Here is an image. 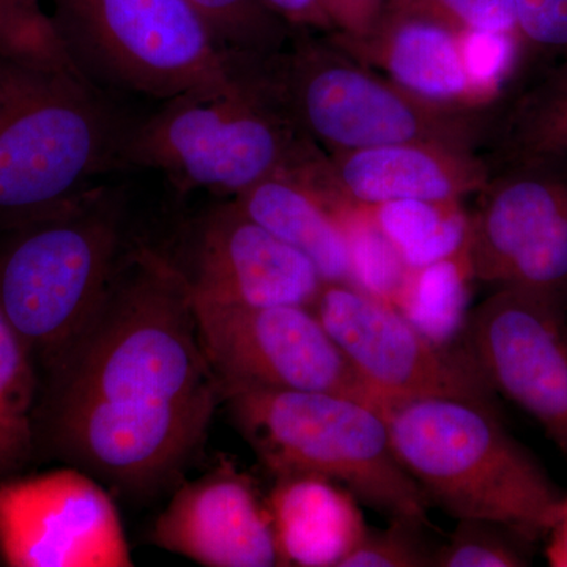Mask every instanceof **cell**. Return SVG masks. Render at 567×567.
I'll list each match as a JSON object with an SVG mask.
<instances>
[{
  "instance_id": "8",
  "label": "cell",
  "mask_w": 567,
  "mask_h": 567,
  "mask_svg": "<svg viewBox=\"0 0 567 567\" xmlns=\"http://www.w3.org/2000/svg\"><path fill=\"white\" fill-rule=\"evenodd\" d=\"M73 65L103 91L177 99L233 84L244 55L226 50L186 0H51Z\"/></svg>"
},
{
  "instance_id": "32",
  "label": "cell",
  "mask_w": 567,
  "mask_h": 567,
  "mask_svg": "<svg viewBox=\"0 0 567 567\" xmlns=\"http://www.w3.org/2000/svg\"><path fill=\"white\" fill-rule=\"evenodd\" d=\"M43 0H0V33L13 31L43 18Z\"/></svg>"
},
{
  "instance_id": "24",
  "label": "cell",
  "mask_w": 567,
  "mask_h": 567,
  "mask_svg": "<svg viewBox=\"0 0 567 567\" xmlns=\"http://www.w3.org/2000/svg\"><path fill=\"white\" fill-rule=\"evenodd\" d=\"M334 212L349 241L353 286L398 306L412 275L401 254L361 208L336 207Z\"/></svg>"
},
{
  "instance_id": "31",
  "label": "cell",
  "mask_w": 567,
  "mask_h": 567,
  "mask_svg": "<svg viewBox=\"0 0 567 567\" xmlns=\"http://www.w3.org/2000/svg\"><path fill=\"white\" fill-rule=\"evenodd\" d=\"M268 7L292 29H308L319 33L334 32L322 0H265Z\"/></svg>"
},
{
  "instance_id": "22",
  "label": "cell",
  "mask_w": 567,
  "mask_h": 567,
  "mask_svg": "<svg viewBox=\"0 0 567 567\" xmlns=\"http://www.w3.org/2000/svg\"><path fill=\"white\" fill-rule=\"evenodd\" d=\"M37 402L35 361L0 309V477L17 475L35 454Z\"/></svg>"
},
{
  "instance_id": "21",
  "label": "cell",
  "mask_w": 567,
  "mask_h": 567,
  "mask_svg": "<svg viewBox=\"0 0 567 567\" xmlns=\"http://www.w3.org/2000/svg\"><path fill=\"white\" fill-rule=\"evenodd\" d=\"M361 210L386 235L410 270L457 256L468 244L472 213L462 200H398Z\"/></svg>"
},
{
  "instance_id": "11",
  "label": "cell",
  "mask_w": 567,
  "mask_h": 567,
  "mask_svg": "<svg viewBox=\"0 0 567 567\" xmlns=\"http://www.w3.org/2000/svg\"><path fill=\"white\" fill-rule=\"evenodd\" d=\"M312 311L382 409L401 399L447 398L496 410L494 390L461 344L435 341L390 301L353 284L324 282Z\"/></svg>"
},
{
  "instance_id": "30",
  "label": "cell",
  "mask_w": 567,
  "mask_h": 567,
  "mask_svg": "<svg viewBox=\"0 0 567 567\" xmlns=\"http://www.w3.org/2000/svg\"><path fill=\"white\" fill-rule=\"evenodd\" d=\"M334 32L347 37L365 35L386 9V0H322Z\"/></svg>"
},
{
  "instance_id": "7",
  "label": "cell",
  "mask_w": 567,
  "mask_h": 567,
  "mask_svg": "<svg viewBox=\"0 0 567 567\" xmlns=\"http://www.w3.org/2000/svg\"><path fill=\"white\" fill-rule=\"evenodd\" d=\"M223 404L275 477H327L388 518L431 524V502L395 456L385 416L375 406L295 390L234 391Z\"/></svg>"
},
{
  "instance_id": "15",
  "label": "cell",
  "mask_w": 567,
  "mask_h": 567,
  "mask_svg": "<svg viewBox=\"0 0 567 567\" xmlns=\"http://www.w3.org/2000/svg\"><path fill=\"white\" fill-rule=\"evenodd\" d=\"M152 540L207 567L282 566L267 496L229 461L175 492Z\"/></svg>"
},
{
  "instance_id": "26",
  "label": "cell",
  "mask_w": 567,
  "mask_h": 567,
  "mask_svg": "<svg viewBox=\"0 0 567 567\" xmlns=\"http://www.w3.org/2000/svg\"><path fill=\"white\" fill-rule=\"evenodd\" d=\"M517 69L528 81L567 66V0H516ZM524 82V84H525Z\"/></svg>"
},
{
  "instance_id": "17",
  "label": "cell",
  "mask_w": 567,
  "mask_h": 567,
  "mask_svg": "<svg viewBox=\"0 0 567 567\" xmlns=\"http://www.w3.org/2000/svg\"><path fill=\"white\" fill-rule=\"evenodd\" d=\"M336 47L406 91L451 106H484L466 74L461 33L420 7H386L365 35L327 33Z\"/></svg>"
},
{
  "instance_id": "9",
  "label": "cell",
  "mask_w": 567,
  "mask_h": 567,
  "mask_svg": "<svg viewBox=\"0 0 567 567\" xmlns=\"http://www.w3.org/2000/svg\"><path fill=\"white\" fill-rule=\"evenodd\" d=\"M192 303L224 395L244 390L323 391L382 409L379 395L357 374L311 308H249L194 298Z\"/></svg>"
},
{
  "instance_id": "14",
  "label": "cell",
  "mask_w": 567,
  "mask_h": 567,
  "mask_svg": "<svg viewBox=\"0 0 567 567\" xmlns=\"http://www.w3.org/2000/svg\"><path fill=\"white\" fill-rule=\"evenodd\" d=\"M0 559L10 567H130L106 488L81 468L0 477Z\"/></svg>"
},
{
  "instance_id": "3",
  "label": "cell",
  "mask_w": 567,
  "mask_h": 567,
  "mask_svg": "<svg viewBox=\"0 0 567 567\" xmlns=\"http://www.w3.org/2000/svg\"><path fill=\"white\" fill-rule=\"evenodd\" d=\"M270 54L245 55L233 84L186 93L137 118L125 169H151L178 194L234 199L276 174L305 173L327 152L306 134L276 95Z\"/></svg>"
},
{
  "instance_id": "16",
  "label": "cell",
  "mask_w": 567,
  "mask_h": 567,
  "mask_svg": "<svg viewBox=\"0 0 567 567\" xmlns=\"http://www.w3.org/2000/svg\"><path fill=\"white\" fill-rule=\"evenodd\" d=\"M491 175V164L477 152L413 142L333 153L306 183L333 208H369L464 200L483 192Z\"/></svg>"
},
{
  "instance_id": "18",
  "label": "cell",
  "mask_w": 567,
  "mask_h": 567,
  "mask_svg": "<svg viewBox=\"0 0 567 567\" xmlns=\"http://www.w3.org/2000/svg\"><path fill=\"white\" fill-rule=\"evenodd\" d=\"M267 499L282 566L339 567L368 532L358 499L327 477H276Z\"/></svg>"
},
{
  "instance_id": "12",
  "label": "cell",
  "mask_w": 567,
  "mask_h": 567,
  "mask_svg": "<svg viewBox=\"0 0 567 567\" xmlns=\"http://www.w3.org/2000/svg\"><path fill=\"white\" fill-rule=\"evenodd\" d=\"M462 349L495 394L535 417L567 457V308L499 287L468 312Z\"/></svg>"
},
{
  "instance_id": "28",
  "label": "cell",
  "mask_w": 567,
  "mask_h": 567,
  "mask_svg": "<svg viewBox=\"0 0 567 567\" xmlns=\"http://www.w3.org/2000/svg\"><path fill=\"white\" fill-rule=\"evenodd\" d=\"M385 529L368 528L363 540L339 567H432L436 547L416 518H390Z\"/></svg>"
},
{
  "instance_id": "34",
  "label": "cell",
  "mask_w": 567,
  "mask_h": 567,
  "mask_svg": "<svg viewBox=\"0 0 567 567\" xmlns=\"http://www.w3.org/2000/svg\"><path fill=\"white\" fill-rule=\"evenodd\" d=\"M415 2H417V0H386V7H391V9H401V7H409Z\"/></svg>"
},
{
  "instance_id": "19",
  "label": "cell",
  "mask_w": 567,
  "mask_h": 567,
  "mask_svg": "<svg viewBox=\"0 0 567 567\" xmlns=\"http://www.w3.org/2000/svg\"><path fill=\"white\" fill-rule=\"evenodd\" d=\"M268 233L303 252L327 282L352 284L344 226L315 188L290 174L264 178L234 197Z\"/></svg>"
},
{
  "instance_id": "29",
  "label": "cell",
  "mask_w": 567,
  "mask_h": 567,
  "mask_svg": "<svg viewBox=\"0 0 567 567\" xmlns=\"http://www.w3.org/2000/svg\"><path fill=\"white\" fill-rule=\"evenodd\" d=\"M412 6L457 33H516V0H417Z\"/></svg>"
},
{
  "instance_id": "23",
  "label": "cell",
  "mask_w": 567,
  "mask_h": 567,
  "mask_svg": "<svg viewBox=\"0 0 567 567\" xmlns=\"http://www.w3.org/2000/svg\"><path fill=\"white\" fill-rule=\"evenodd\" d=\"M466 248L457 256L412 270L404 297L395 308L423 333L442 344L461 334L472 281Z\"/></svg>"
},
{
  "instance_id": "4",
  "label": "cell",
  "mask_w": 567,
  "mask_h": 567,
  "mask_svg": "<svg viewBox=\"0 0 567 567\" xmlns=\"http://www.w3.org/2000/svg\"><path fill=\"white\" fill-rule=\"evenodd\" d=\"M382 415L395 456L432 506L456 520L505 525L529 543L546 539L561 491L496 410L423 398L388 402Z\"/></svg>"
},
{
  "instance_id": "1",
  "label": "cell",
  "mask_w": 567,
  "mask_h": 567,
  "mask_svg": "<svg viewBox=\"0 0 567 567\" xmlns=\"http://www.w3.org/2000/svg\"><path fill=\"white\" fill-rule=\"evenodd\" d=\"M43 372L35 451L123 491L181 475L224 402L181 275L145 245L126 252L96 315Z\"/></svg>"
},
{
  "instance_id": "13",
  "label": "cell",
  "mask_w": 567,
  "mask_h": 567,
  "mask_svg": "<svg viewBox=\"0 0 567 567\" xmlns=\"http://www.w3.org/2000/svg\"><path fill=\"white\" fill-rule=\"evenodd\" d=\"M156 251L189 297L210 303L312 309L327 282L303 252L249 218L235 199L194 216L169 248Z\"/></svg>"
},
{
  "instance_id": "6",
  "label": "cell",
  "mask_w": 567,
  "mask_h": 567,
  "mask_svg": "<svg viewBox=\"0 0 567 567\" xmlns=\"http://www.w3.org/2000/svg\"><path fill=\"white\" fill-rule=\"evenodd\" d=\"M268 70L290 117L328 155L413 142L480 153L495 114L496 104L451 106L406 91L308 29H292Z\"/></svg>"
},
{
  "instance_id": "20",
  "label": "cell",
  "mask_w": 567,
  "mask_h": 567,
  "mask_svg": "<svg viewBox=\"0 0 567 567\" xmlns=\"http://www.w3.org/2000/svg\"><path fill=\"white\" fill-rule=\"evenodd\" d=\"M486 145L492 169L567 156V66L539 74L496 104Z\"/></svg>"
},
{
  "instance_id": "25",
  "label": "cell",
  "mask_w": 567,
  "mask_h": 567,
  "mask_svg": "<svg viewBox=\"0 0 567 567\" xmlns=\"http://www.w3.org/2000/svg\"><path fill=\"white\" fill-rule=\"evenodd\" d=\"M207 22L226 50L275 54L290 40L292 28L265 0H186Z\"/></svg>"
},
{
  "instance_id": "10",
  "label": "cell",
  "mask_w": 567,
  "mask_h": 567,
  "mask_svg": "<svg viewBox=\"0 0 567 567\" xmlns=\"http://www.w3.org/2000/svg\"><path fill=\"white\" fill-rule=\"evenodd\" d=\"M477 204L466 244L473 281L567 308V156L494 167Z\"/></svg>"
},
{
  "instance_id": "27",
  "label": "cell",
  "mask_w": 567,
  "mask_h": 567,
  "mask_svg": "<svg viewBox=\"0 0 567 567\" xmlns=\"http://www.w3.org/2000/svg\"><path fill=\"white\" fill-rule=\"evenodd\" d=\"M533 543L505 525L464 518L436 547L432 567H524Z\"/></svg>"
},
{
  "instance_id": "33",
  "label": "cell",
  "mask_w": 567,
  "mask_h": 567,
  "mask_svg": "<svg viewBox=\"0 0 567 567\" xmlns=\"http://www.w3.org/2000/svg\"><path fill=\"white\" fill-rule=\"evenodd\" d=\"M546 557L551 567H567V495H563L557 520L546 537Z\"/></svg>"
},
{
  "instance_id": "2",
  "label": "cell",
  "mask_w": 567,
  "mask_h": 567,
  "mask_svg": "<svg viewBox=\"0 0 567 567\" xmlns=\"http://www.w3.org/2000/svg\"><path fill=\"white\" fill-rule=\"evenodd\" d=\"M136 121L61 43L0 50V226L47 215L126 171Z\"/></svg>"
},
{
  "instance_id": "5",
  "label": "cell",
  "mask_w": 567,
  "mask_h": 567,
  "mask_svg": "<svg viewBox=\"0 0 567 567\" xmlns=\"http://www.w3.org/2000/svg\"><path fill=\"white\" fill-rule=\"evenodd\" d=\"M126 207L125 186L104 182L10 227L0 248V309L43 371L106 298L130 251Z\"/></svg>"
}]
</instances>
